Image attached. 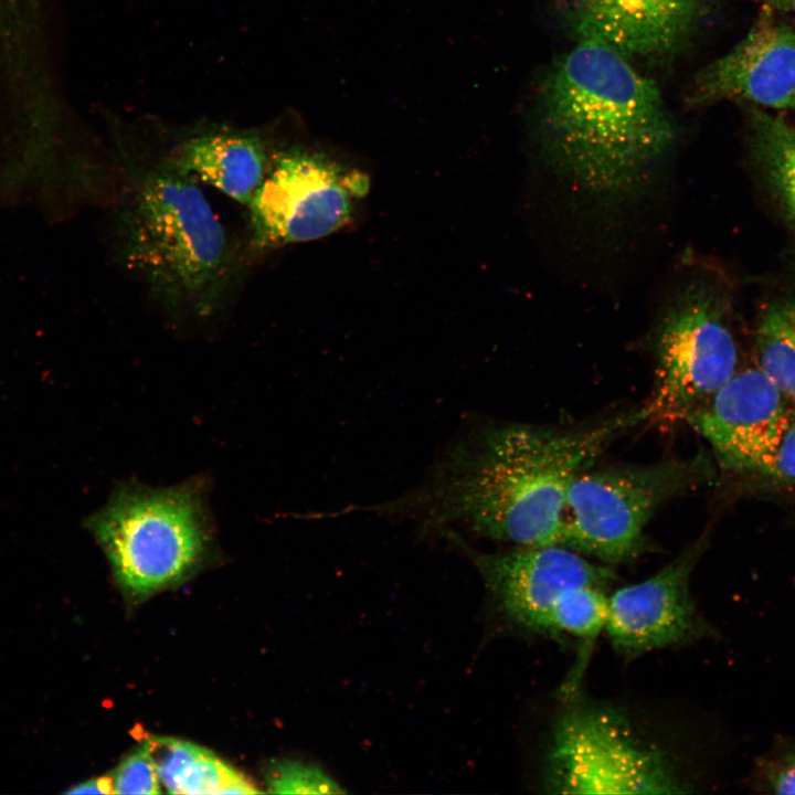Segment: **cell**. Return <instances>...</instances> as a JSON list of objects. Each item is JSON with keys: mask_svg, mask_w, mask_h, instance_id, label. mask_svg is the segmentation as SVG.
<instances>
[{"mask_svg": "<svg viewBox=\"0 0 795 795\" xmlns=\"http://www.w3.org/2000/svg\"><path fill=\"white\" fill-rule=\"evenodd\" d=\"M538 97L548 157L592 194L637 192L676 139L656 83L598 42L579 41L547 73Z\"/></svg>", "mask_w": 795, "mask_h": 795, "instance_id": "obj_2", "label": "cell"}, {"mask_svg": "<svg viewBox=\"0 0 795 795\" xmlns=\"http://www.w3.org/2000/svg\"><path fill=\"white\" fill-rule=\"evenodd\" d=\"M120 254L169 309L209 316L227 293L236 256L198 179L171 158L130 181Z\"/></svg>", "mask_w": 795, "mask_h": 795, "instance_id": "obj_3", "label": "cell"}, {"mask_svg": "<svg viewBox=\"0 0 795 795\" xmlns=\"http://www.w3.org/2000/svg\"><path fill=\"white\" fill-rule=\"evenodd\" d=\"M759 158L778 199L795 219V128L755 110L752 114Z\"/></svg>", "mask_w": 795, "mask_h": 795, "instance_id": "obj_18", "label": "cell"}, {"mask_svg": "<svg viewBox=\"0 0 795 795\" xmlns=\"http://www.w3.org/2000/svg\"><path fill=\"white\" fill-rule=\"evenodd\" d=\"M766 2L771 7H775L778 9L788 8L793 4V0H761Z\"/></svg>", "mask_w": 795, "mask_h": 795, "instance_id": "obj_25", "label": "cell"}, {"mask_svg": "<svg viewBox=\"0 0 795 795\" xmlns=\"http://www.w3.org/2000/svg\"><path fill=\"white\" fill-rule=\"evenodd\" d=\"M757 368L795 402V300L771 304L755 335Z\"/></svg>", "mask_w": 795, "mask_h": 795, "instance_id": "obj_17", "label": "cell"}, {"mask_svg": "<svg viewBox=\"0 0 795 795\" xmlns=\"http://www.w3.org/2000/svg\"><path fill=\"white\" fill-rule=\"evenodd\" d=\"M767 785L777 794H795V750L770 768Z\"/></svg>", "mask_w": 795, "mask_h": 795, "instance_id": "obj_23", "label": "cell"}, {"mask_svg": "<svg viewBox=\"0 0 795 795\" xmlns=\"http://www.w3.org/2000/svg\"><path fill=\"white\" fill-rule=\"evenodd\" d=\"M269 792L276 794H343L346 791L317 766L297 761L275 762L266 775Z\"/></svg>", "mask_w": 795, "mask_h": 795, "instance_id": "obj_19", "label": "cell"}, {"mask_svg": "<svg viewBox=\"0 0 795 795\" xmlns=\"http://www.w3.org/2000/svg\"><path fill=\"white\" fill-rule=\"evenodd\" d=\"M725 98L795 110V31L791 26L760 20L729 53L698 75L692 104Z\"/></svg>", "mask_w": 795, "mask_h": 795, "instance_id": "obj_12", "label": "cell"}, {"mask_svg": "<svg viewBox=\"0 0 795 795\" xmlns=\"http://www.w3.org/2000/svg\"><path fill=\"white\" fill-rule=\"evenodd\" d=\"M608 612V596L605 589L583 586L569 591L558 603L552 614L554 638L572 636L581 645L580 654L561 690L564 696L574 695L582 678L592 647L605 629Z\"/></svg>", "mask_w": 795, "mask_h": 795, "instance_id": "obj_16", "label": "cell"}, {"mask_svg": "<svg viewBox=\"0 0 795 795\" xmlns=\"http://www.w3.org/2000/svg\"><path fill=\"white\" fill-rule=\"evenodd\" d=\"M35 0H0V34L13 35L32 25Z\"/></svg>", "mask_w": 795, "mask_h": 795, "instance_id": "obj_21", "label": "cell"}, {"mask_svg": "<svg viewBox=\"0 0 795 795\" xmlns=\"http://www.w3.org/2000/svg\"><path fill=\"white\" fill-rule=\"evenodd\" d=\"M369 183L363 172L320 153L276 155L247 205L252 245L266 251L332 234L350 220Z\"/></svg>", "mask_w": 795, "mask_h": 795, "instance_id": "obj_8", "label": "cell"}, {"mask_svg": "<svg viewBox=\"0 0 795 795\" xmlns=\"http://www.w3.org/2000/svg\"><path fill=\"white\" fill-rule=\"evenodd\" d=\"M642 422L639 407L574 428L484 427L462 437L423 486L390 506L436 530L457 524L520 547H562L573 480Z\"/></svg>", "mask_w": 795, "mask_h": 795, "instance_id": "obj_1", "label": "cell"}, {"mask_svg": "<svg viewBox=\"0 0 795 795\" xmlns=\"http://www.w3.org/2000/svg\"><path fill=\"white\" fill-rule=\"evenodd\" d=\"M205 484L117 486L106 505L84 520L124 590L148 596L186 577L212 539Z\"/></svg>", "mask_w": 795, "mask_h": 795, "instance_id": "obj_4", "label": "cell"}, {"mask_svg": "<svg viewBox=\"0 0 795 795\" xmlns=\"http://www.w3.org/2000/svg\"><path fill=\"white\" fill-rule=\"evenodd\" d=\"M66 794H114V787L110 775H104L86 780L82 783L73 785Z\"/></svg>", "mask_w": 795, "mask_h": 795, "instance_id": "obj_24", "label": "cell"}, {"mask_svg": "<svg viewBox=\"0 0 795 795\" xmlns=\"http://www.w3.org/2000/svg\"><path fill=\"white\" fill-rule=\"evenodd\" d=\"M706 540L696 541L653 576L622 586L608 596L604 630L616 653L632 659L710 634L689 590Z\"/></svg>", "mask_w": 795, "mask_h": 795, "instance_id": "obj_10", "label": "cell"}, {"mask_svg": "<svg viewBox=\"0 0 795 795\" xmlns=\"http://www.w3.org/2000/svg\"><path fill=\"white\" fill-rule=\"evenodd\" d=\"M544 786L568 794H670L682 783L667 753L645 742L618 710L577 703L556 719Z\"/></svg>", "mask_w": 795, "mask_h": 795, "instance_id": "obj_7", "label": "cell"}, {"mask_svg": "<svg viewBox=\"0 0 795 795\" xmlns=\"http://www.w3.org/2000/svg\"><path fill=\"white\" fill-rule=\"evenodd\" d=\"M766 474L795 483V407L792 410L787 428Z\"/></svg>", "mask_w": 795, "mask_h": 795, "instance_id": "obj_22", "label": "cell"}, {"mask_svg": "<svg viewBox=\"0 0 795 795\" xmlns=\"http://www.w3.org/2000/svg\"><path fill=\"white\" fill-rule=\"evenodd\" d=\"M114 794H159L161 783L145 741L110 774Z\"/></svg>", "mask_w": 795, "mask_h": 795, "instance_id": "obj_20", "label": "cell"}, {"mask_svg": "<svg viewBox=\"0 0 795 795\" xmlns=\"http://www.w3.org/2000/svg\"><path fill=\"white\" fill-rule=\"evenodd\" d=\"M706 476L700 457L587 468L568 491L562 547L610 564L630 561L645 551V529L658 508Z\"/></svg>", "mask_w": 795, "mask_h": 795, "instance_id": "obj_6", "label": "cell"}, {"mask_svg": "<svg viewBox=\"0 0 795 795\" xmlns=\"http://www.w3.org/2000/svg\"><path fill=\"white\" fill-rule=\"evenodd\" d=\"M439 532L471 560L504 618L527 633L554 638L552 614L569 591L583 586L606 590L617 580L611 566L561 545L483 552L454 530Z\"/></svg>", "mask_w": 795, "mask_h": 795, "instance_id": "obj_9", "label": "cell"}, {"mask_svg": "<svg viewBox=\"0 0 795 795\" xmlns=\"http://www.w3.org/2000/svg\"><path fill=\"white\" fill-rule=\"evenodd\" d=\"M677 265L654 331V388L642 406L654 425L687 421L736 372L721 297L690 259Z\"/></svg>", "mask_w": 795, "mask_h": 795, "instance_id": "obj_5", "label": "cell"}, {"mask_svg": "<svg viewBox=\"0 0 795 795\" xmlns=\"http://www.w3.org/2000/svg\"><path fill=\"white\" fill-rule=\"evenodd\" d=\"M789 400L757 367L735 374L686 422L712 447L722 467L767 473L787 428Z\"/></svg>", "mask_w": 795, "mask_h": 795, "instance_id": "obj_11", "label": "cell"}, {"mask_svg": "<svg viewBox=\"0 0 795 795\" xmlns=\"http://www.w3.org/2000/svg\"><path fill=\"white\" fill-rule=\"evenodd\" d=\"M161 786L170 794H255L242 773L191 742L167 736L147 740Z\"/></svg>", "mask_w": 795, "mask_h": 795, "instance_id": "obj_15", "label": "cell"}, {"mask_svg": "<svg viewBox=\"0 0 795 795\" xmlns=\"http://www.w3.org/2000/svg\"><path fill=\"white\" fill-rule=\"evenodd\" d=\"M565 19L581 40L626 57L672 53L695 26L702 0H564Z\"/></svg>", "mask_w": 795, "mask_h": 795, "instance_id": "obj_13", "label": "cell"}, {"mask_svg": "<svg viewBox=\"0 0 795 795\" xmlns=\"http://www.w3.org/2000/svg\"><path fill=\"white\" fill-rule=\"evenodd\" d=\"M171 159L194 178L245 205L273 161L258 137L240 132H209L190 138Z\"/></svg>", "mask_w": 795, "mask_h": 795, "instance_id": "obj_14", "label": "cell"}, {"mask_svg": "<svg viewBox=\"0 0 795 795\" xmlns=\"http://www.w3.org/2000/svg\"><path fill=\"white\" fill-rule=\"evenodd\" d=\"M793 6H794V8H795V0H793Z\"/></svg>", "mask_w": 795, "mask_h": 795, "instance_id": "obj_26", "label": "cell"}]
</instances>
